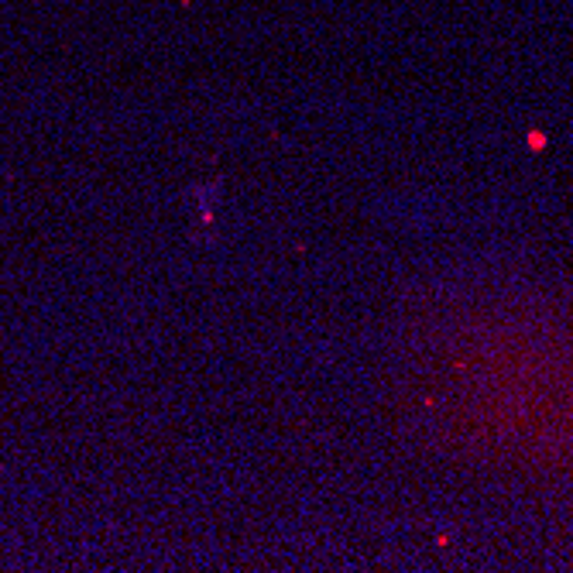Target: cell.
<instances>
[{
    "mask_svg": "<svg viewBox=\"0 0 573 573\" xmlns=\"http://www.w3.org/2000/svg\"><path fill=\"white\" fill-rule=\"evenodd\" d=\"M529 144H532V148H542V144H546V137H542V134H532V137H529Z\"/></svg>",
    "mask_w": 573,
    "mask_h": 573,
    "instance_id": "cell-1",
    "label": "cell"
}]
</instances>
